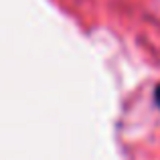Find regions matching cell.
<instances>
[{"instance_id": "obj_1", "label": "cell", "mask_w": 160, "mask_h": 160, "mask_svg": "<svg viewBox=\"0 0 160 160\" xmlns=\"http://www.w3.org/2000/svg\"><path fill=\"white\" fill-rule=\"evenodd\" d=\"M156 95H158V102H160V87H158V93Z\"/></svg>"}]
</instances>
